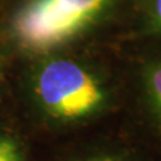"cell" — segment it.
<instances>
[{
  "label": "cell",
  "mask_w": 161,
  "mask_h": 161,
  "mask_svg": "<svg viewBox=\"0 0 161 161\" xmlns=\"http://www.w3.org/2000/svg\"><path fill=\"white\" fill-rule=\"evenodd\" d=\"M24 97L38 127L64 134L104 117L114 105L115 94L102 72L56 53L35 58L24 78Z\"/></svg>",
  "instance_id": "cell-1"
},
{
  "label": "cell",
  "mask_w": 161,
  "mask_h": 161,
  "mask_svg": "<svg viewBox=\"0 0 161 161\" xmlns=\"http://www.w3.org/2000/svg\"><path fill=\"white\" fill-rule=\"evenodd\" d=\"M118 0H22L7 23V37L29 58L56 54L103 19Z\"/></svg>",
  "instance_id": "cell-2"
},
{
  "label": "cell",
  "mask_w": 161,
  "mask_h": 161,
  "mask_svg": "<svg viewBox=\"0 0 161 161\" xmlns=\"http://www.w3.org/2000/svg\"><path fill=\"white\" fill-rule=\"evenodd\" d=\"M58 161H147L130 147L115 142H92L69 150Z\"/></svg>",
  "instance_id": "cell-3"
},
{
  "label": "cell",
  "mask_w": 161,
  "mask_h": 161,
  "mask_svg": "<svg viewBox=\"0 0 161 161\" xmlns=\"http://www.w3.org/2000/svg\"><path fill=\"white\" fill-rule=\"evenodd\" d=\"M141 82L149 125L161 142V58L144 67Z\"/></svg>",
  "instance_id": "cell-4"
},
{
  "label": "cell",
  "mask_w": 161,
  "mask_h": 161,
  "mask_svg": "<svg viewBox=\"0 0 161 161\" xmlns=\"http://www.w3.org/2000/svg\"><path fill=\"white\" fill-rule=\"evenodd\" d=\"M0 161H30L29 147L19 132L0 121Z\"/></svg>",
  "instance_id": "cell-5"
},
{
  "label": "cell",
  "mask_w": 161,
  "mask_h": 161,
  "mask_svg": "<svg viewBox=\"0 0 161 161\" xmlns=\"http://www.w3.org/2000/svg\"><path fill=\"white\" fill-rule=\"evenodd\" d=\"M6 82V55L4 47L0 43V94L4 90Z\"/></svg>",
  "instance_id": "cell-6"
},
{
  "label": "cell",
  "mask_w": 161,
  "mask_h": 161,
  "mask_svg": "<svg viewBox=\"0 0 161 161\" xmlns=\"http://www.w3.org/2000/svg\"><path fill=\"white\" fill-rule=\"evenodd\" d=\"M154 18L156 24L161 28V0L154 1Z\"/></svg>",
  "instance_id": "cell-7"
}]
</instances>
